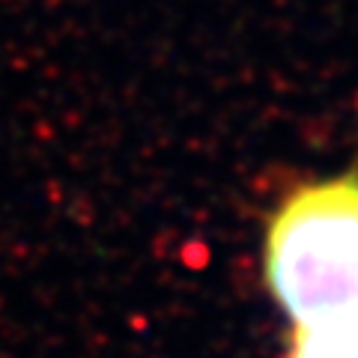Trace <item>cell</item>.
<instances>
[{
    "mask_svg": "<svg viewBox=\"0 0 358 358\" xmlns=\"http://www.w3.org/2000/svg\"><path fill=\"white\" fill-rule=\"evenodd\" d=\"M266 278L296 326L358 313V176L284 200L266 233Z\"/></svg>",
    "mask_w": 358,
    "mask_h": 358,
    "instance_id": "6da1fadb",
    "label": "cell"
},
{
    "mask_svg": "<svg viewBox=\"0 0 358 358\" xmlns=\"http://www.w3.org/2000/svg\"><path fill=\"white\" fill-rule=\"evenodd\" d=\"M289 358H358V313L299 326Z\"/></svg>",
    "mask_w": 358,
    "mask_h": 358,
    "instance_id": "7a4b0ae2",
    "label": "cell"
}]
</instances>
